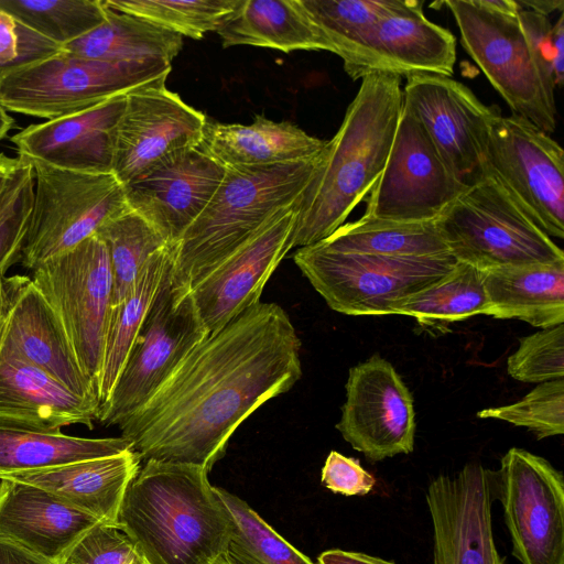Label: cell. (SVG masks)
I'll use <instances>...</instances> for the list:
<instances>
[{
    "instance_id": "obj_27",
    "label": "cell",
    "mask_w": 564,
    "mask_h": 564,
    "mask_svg": "<svg viewBox=\"0 0 564 564\" xmlns=\"http://www.w3.org/2000/svg\"><path fill=\"white\" fill-rule=\"evenodd\" d=\"M326 141L288 121L257 115L251 124L207 120L198 147L225 167L268 166L317 158Z\"/></svg>"
},
{
    "instance_id": "obj_33",
    "label": "cell",
    "mask_w": 564,
    "mask_h": 564,
    "mask_svg": "<svg viewBox=\"0 0 564 564\" xmlns=\"http://www.w3.org/2000/svg\"><path fill=\"white\" fill-rule=\"evenodd\" d=\"M392 314L412 316L420 326L440 333L471 316L490 315L484 272L457 262L441 280L398 301Z\"/></svg>"
},
{
    "instance_id": "obj_41",
    "label": "cell",
    "mask_w": 564,
    "mask_h": 564,
    "mask_svg": "<svg viewBox=\"0 0 564 564\" xmlns=\"http://www.w3.org/2000/svg\"><path fill=\"white\" fill-rule=\"evenodd\" d=\"M19 160L0 203V272L4 274L21 262L33 203V169L29 161Z\"/></svg>"
},
{
    "instance_id": "obj_4",
    "label": "cell",
    "mask_w": 564,
    "mask_h": 564,
    "mask_svg": "<svg viewBox=\"0 0 564 564\" xmlns=\"http://www.w3.org/2000/svg\"><path fill=\"white\" fill-rule=\"evenodd\" d=\"M321 154L307 161L226 167L207 206L180 241L171 246L173 280L192 289L279 210L293 205Z\"/></svg>"
},
{
    "instance_id": "obj_9",
    "label": "cell",
    "mask_w": 564,
    "mask_h": 564,
    "mask_svg": "<svg viewBox=\"0 0 564 564\" xmlns=\"http://www.w3.org/2000/svg\"><path fill=\"white\" fill-rule=\"evenodd\" d=\"M29 162L34 192L21 262L30 270L73 249L129 208L123 187L111 173L74 172Z\"/></svg>"
},
{
    "instance_id": "obj_24",
    "label": "cell",
    "mask_w": 564,
    "mask_h": 564,
    "mask_svg": "<svg viewBox=\"0 0 564 564\" xmlns=\"http://www.w3.org/2000/svg\"><path fill=\"white\" fill-rule=\"evenodd\" d=\"M0 541L62 564L75 543L99 521L53 494L0 478Z\"/></svg>"
},
{
    "instance_id": "obj_2",
    "label": "cell",
    "mask_w": 564,
    "mask_h": 564,
    "mask_svg": "<svg viewBox=\"0 0 564 564\" xmlns=\"http://www.w3.org/2000/svg\"><path fill=\"white\" fill-rule=\"evenodd\" d=\"M402 104L399 75L372 73L361 78L338 131L326 141L294 202L290 250L330 236L367 198L384 169Z\"/></svg>"
},
{
    "instance_id": "obj_46",
    "label": "cell",
    "mask_w": 564,
    "mask_h": 564,
    "mask_svg": "<svg viewBox=\"0 0 564 564\" xmlns=\"http://www.w3.org/2000/svg\"><path fill=\"white\" fill-rule=\"evenodd\" d=\"M519 20L545 89L555 98L551 21L546 15L523 9Z\"/></svg>"
},
{
    "instance_id": "obj_49",
    "label": "cell",
    "mask_w": 564,
    "mask_h": 564,
    "mask_svg": "<svg viewBox=\"0 0 564 564\" xmlns=\"http://www.w3.org/2000/svg\"><path fill=\"white\" fill-rule=\"evenodd\" d=\"M0 564H58L34 555L20 546L0 541Z\"/></svg>"
},
{
    "instance_id": "obj_40",
    "label": "cell",
    "mask_w": 564,
    "mask_h": 564,
    "mask_svg": "<svg viewBox=\"0 0 564 564\" xmlns=\"http://www.w3.org/2000/svg\"><path fill=\"white\" fill-rule=\"evenodd\" d=\"M481 419H496L527 427L538 440L564 433V380L539 383L521 400L480 410Z\"/></svg>"
},
{
    "instance_id": "obj_11",
    "label": "cell",
    "mask_w": 564,
    "mask_h": 564,
    "mask_svg": "<svg viewBox=\"0 0 564 564\" xmlns=\"http://www.w3.org/2000/svg\"><path fill=\"white\" fill-rule=\"evenodd\" d=\"M32 271L33 284L61 319L78 362L97 392L112 297L106 245L95 234Z\"/></svg>"
},
{
    "instance_id": "obj_26",
    "label": "cell",
    "mask_w": 564,
    "mask_h": 564,
    "mask_svg": "<svg viewBox=\"0 0 564 564\" xmlns=\"http://www.w3.org/2000/svg\"><path fill=\"white\" fill-rule=\"evenodd\" d=\"M133 449L121 454L2 475L40 487L99 522L118 527L124 492L141 466Z\"/></svg>"
},
{
    "instance_id": "obj_10",
    "label": "cell",
    "mask_w": 564,
    "mask_h": 564,
    "mask_svg": "<svg viewBox=\"0 0 564 564\" xmlns=\"http://www.w3.org/2000/svg\"><path fill=\"white\" fill-rule=\"evenodd\" d=\"M442 4L455 19L463 47L513 113L547 134L554 132L555 98L541 79L520 24V11H492L479 0H447Z\"/></svg>"
},
{
    "instance_id": "obj_8",
    "label": "cell",
    "mask_w": 564,
    "mask_h": 564,
    "mask_svg": "<svg viewBox=\"0 0 564 564\" xmlns=\"http://www.w3.org/2000/svg\"><path fill=\"white\" fill-rule=\"evenodd\" d=\"M173 260L145 315L98 421L121 425L156 392L208 335L192 290L172 276Z\"/></svg>"
},
{
    "instance_id": "obj_19",
    "label": "cell",
    "mask_w": 564,
    "mask_h": 564,
    "mask_svg": "<svg viewBox=\"0 0 564 564\" xmlns=\"http://www.w3.org/2000/svg\"><path fill=\"white\" fill-rule=\"evenodd\" d=\"M423 1L394 0L368 32L344 70L357 80L372 73L451 77L456 62L453 33L427 20Z\"/></svg>"
},
{
    "instance_id": "obj_18",
    "label": "cell",
    "mask_w": 564,
    "mask_h": 564,
    "mask_svg": "<svg viewBox=\"0 0 564 564\" xmlns=\"http://www.w3.org/2000/svg\"><path fill=\"white\" fill-rule=\"evenodd\" d=\"M207 118L165 86L126 95L115 137L112 174L126 185L166 155L198 148Z\"/></svg>"
},
{
    "instance_id": "obj_48",
    "label": "cell",
    "mask_w": 564,
    "mask_h": 564,
    "mask_svg": "<svg viewBox=\"0 0 564 564\" xmlns=\"http://www.w3.org/2000/svg\"><path fill=\"white\" fill-rule=\"evenodd\" d=\"M553 74L555 86L562 87L564 80V14L561 12L552 25Z\"/></svg>"
},
{
    "instance_id": "obj_6",
    "label": "cell",
    "mask_w": 564,
    "mask_h": 564,
    "mask_svg": "<svg viewBox=\"0 0 564 564\" xmlns=\"http://www.w3.org/2000/svg\"><path fill=\"white\" fill-rule=\"evenodd\" d=\"M436 224L455 260L482 272L564 260L563 250L485 169Z\"/></svg>"
},
{
    "instance_id": "obj_37",
    "label": "cell",
    "mask_w": 564,
    "mask_h": 564,
    "mask_svg": "<svg viewBox=\"0 0 564 564\" xmlns=\"http://www.w3.org/2000/svg\"><path fill=\"white\" fill-rule=\"evenodd\" d=\"M243 0H104L109 9L128 13L194 40L217 32Z\"/></svg>"
},
{
    "instance_id": "obj_12",
    "label": "cell",
    "mask_w": 564,
    "mask_h": 564,
    "mask_svg": "<svg viewBox=\"0 0 564 564\" xmlns=\"http://www.w3.org/2000/svg\"><path fill=\"white\" fill-rule=\"evenodd\" d=\"M485 170L542 231L564 237V152L550 134L521 116L499 113Z\"/></svg>"
},
{
    "instance_id": "obj_1",
    "label": "cell",
    "mask_w": 564,
    "mask_h": 564,
    "mask_svg": "<svg viewBox=\"0 0 564 564\" xmlns=\"http://www.w3.org/2000/svg\"><path fill=\"white\" fill-rule=\"evenodd\" d=\"M301 340L289 314L259 302L209 334L118 427L141 460L209 471L239 425L302 377Z\"/></svg>"
},
{
    "instance_id": "obj_38",
    "label": "cell",
    "mask_w": 564,
    "mask_h": 564,
    "mask_svg": "<svg viewBox=\"0 0 564 564\" xmlns=\"http://www.w3.org/2000/svg\"><path fill=\"white\" fill-rule=\"evenodd\" d=\"M0 9L62 47L106 20L102 0H0Z\"/></svg>"
},
{
    "instance_id": "obj_36",
    "label": "cell",
    "mask_w": 564,
    "mask_h": 564,
    "mask_svg": "<svg viewBox=\"0 0 564 564\" xmlns=\"http://www.w3.org/2000/svg\"><path fill=\"white\" fill-rule=\"evenodd\" d=\"M230 517L228 555L236 564H315L269 525L245 500L214 487Z\"/></svg>"
},
{
    "instance_id": "obj_45",
    "label": "cell",
    "mask_w": 564,
    "mask_h": 564,
    "mask_svg": "<svg viewBox=\"0 0 564 564\" xmlns=\"http://www.w3.org/2000/svg\"><path fill=\"white\" fill-rule=\"evenodd\" d=\"M322 484L333 492L344 496H366L375 485V477L360 463L332 451L322 468Z\"/></svg>"
},
{
    "instance_id": "obj_13",
    "label": "cell",
    "mask_w": 564,
    "mask_h": 564,
    "mask_svg": "<svg viewBox=\"0 0 564 564\" xmlns=\"http://www.w3.org/2000/svg\"><path fill=\"white\" fill-rule=\"evenodd\" d=\"M467 187L452 172L419 119L402 104L384 169L366 198L364 217L433 221Z\"/></svg>"
},
{
    "instance_id": "obj_43",
    "label": "cell",
    "mask_w": 564,
    "mask_h": 564,
    "mask_svg": "<svg viewBox=\"0 0 564 564\" xmlns=\"http://www.w3.org/2000/svg\"><path fill=\"white\" fill-rule=\"evenodd\" d=\"M141 556L121 529L98 522L75 543L62 564H133Z\"/></svg>"
},
{
    "instance_id": "obj_54",
    "label": "cell",
    "mask_w": 564,
    "mask_h": 564,
    "mask_svg": "<svg viewBox=\"0 0 564 564\" xmlns=\"http://www.w3.org/2000/svg\"><path fill=\"white\" fill-rule=\"evenodd\" d=\"M213 564H236L235 561L228 555V553L219 556Z\"/></svg>"
},
{
    "instance_id": "obj_32",
    "label": "cell",
    "mask_w": 564,
    "mask_h": 564,
    "mask_svg": "<svg viewBox=\"0 0 564 564\" xmlns=\"http://www.w3.org/2000/svg\"><path fill=\"white\" fill-rule=\"evenodd\" d=\"M172 260L173 250L171 246H166L154 253L130 293L119 304L110 307L101 370L97 382V397L100 408L109 399Z\"/></svg>"
},
{
    "instance_id": "obj_17",
    "label": "cell",
    "mask_w": 564,
    "mask_h": 564,
    "mask_svg": "<svg viewBox=\"0 0 564 564\" xmlns=\"http://www.w3.org/2000/svg\"><path fill=\"white\" fill-rule=\"evenodd\" d=\"M494 498V471L479 463L431 481L426 503L433 524V564H505L492 532Z\"/></svg>"
},
{
    "instance_id": "obj_35",
    "label": "cell",
    "mask_w": 564,
    "mask_h": 564,
    "mask_svg": "<svg viewBox=\"0 0 564 564\" xmlns=\"http://www.w3.org/2000/svg\"><path fill=\"white\" fill-rule=\"evenodd\" d=\"M96 235L104 241L109 254L113 306L130 293L150 258L169 245L130 208L104 223Z\"/></svg>"
},
{
    "instance_id": "obj_34",
    "label": "cell",
    "mask_w": 564,
    "mask_h": 564,
    "mask_svg": "<svg viewBox=\"0 0 564 564\" xmlns=\"http://www.w3.org/2000/svg\"><path fill=\"white\" fill-rule=\"evenodd\" d=\"M324 247L352 253L421 258L449 253L436 220L403 223L361 217L341 225Z\"/></svg>"
},
{
    "instance_id": "obj_29",
    "label": "cell",
    "mask_w": 564,
    "mask_h": 564,
    "mask_svg": "<svg viewBox=\"0 0 564 564\" xmlns=\"http://www.w3.org/2000/svg\"><path fill=\"white\" fill-rule=\"evenodd\" d=\"M223 47L250 45L290 53L335 50L300 0H243L217 31Z\"/></svg>"
},
{
    "instance_id": "obj_25",
    "label": "cell",
    "mask_w": 564,
    "mask_h": 564,
    "mask_svg": "<svg viewBox=\"0 0 564 564\" xmlns=\"http://www.w3.org/2000/svg\"><path fill=\"white\" fill-rule=\"evenodd\" d=\"M99 409L98 402L75 394L0 344L1 424L46 432H59L74 424L93 429Z\"/></svg>"
},
{
    "instance_id": "obj_20",
    "label": "cell",
    "mask_w": 564,
    "mask_h": 564,
    "mask_svg": "<svg viewBox=\"0 0 564 564\" xmlns=\"http://www.w3.org/2000/svg\"><path fill=\"white\" fill-rule=\"evenodd\" d=\"M226 167L198 148L171 153L122 185L130 209L176 245L207 206Z\"/></svg>"
},
{
    "instance_id": "obj_5",
    "label": "cell",
    "mask_w": 564,
    "mask_h": 564,
    "mask_svg": "<svg viewBox=\"0 0 564 564\" xmlns=\"http://www.w3.org/2000/svg\"><path fill=\"white\" fill-rule=\"evenodd\" d=\"M171 63H109L65 51L0 76L7 111L53 120L147 86H165Z\"/></svg>"
},
{
    "instance_id": "obj_7",
    "label": "cell",
    "mask_w": 564,
    "mask_h": 564,
    "mask_svg": "<svg viewBox=\"0 0 564 564\" xmlns=\"http://www.w3.org/2000/svg\"><path fill=\"white\" fill-rule=\"evenodd\" d=\"M294 263L326 304L345 315H392L394 304L435 283L457 261L451 253L401 258L343 252L316 242L299 248Z\"/></svg>"
},
{
    "instance_id": "obj_21",
    "label": "cell",
    "mask_w": 564,
    "mask_h": 564,
    "mask_svg": "<svg viewBox=\"0 0 564 564\" xmlns=\"http://www.w3.org/2000/svg\"><path fill=\"white\" fill-rule=\"evenodd\" d=\"M293 207L294 204L279 210L251 239L191 289L209 334L260 302L265 283L290 251Z\"/></svg>"
},
{
    "instance_id": "obj_3",
    "label": "cell",
    "mask_w": 564,
    "mask_h": 564,
    "mask_svg": "<svg viewBox=\"0 0 564 564\" xmlns=\"http://www.w3.org/2000/svg\"><path fill=\"white\" fill-rule=\"evenodd\" d=\"M208 473L158 460L140 466L117 523L150 564H213L227 553L230 517Z\"/></svg>"
},
{
    "instance_id": "obj_23",
    "label": "cell",
    "mask_w": 564,
    "mask_h": 564,
    "mask_svg": "<svg viewBox=\"0 0 564 564\" xmlns=\"http://www.w3.org/2000/svg\"><path fill=\"white\" fill-rule=\"evenodd\" d=\"M0 344L75 394L99 403L95 384L83 371L61 319L30 276L14 274L12 303Z\"/></svg>"
},
{
    "instance_id": "obj_55",
    "label": "cell",
    "mask_w": 564,
    "mask_h": 564,
    "mask_svg": "<svg viewBox=\"0 0 564 564\" xmlns=\"http://www.w3.org/2000/svg\"><path fill=\"white\" fill-rule=\"evenodd\" d=\"M133 564H150V563L143 556H141Z\"/></svg>"
},
{
    "instance_id": "obj_31",
    "label": "cell",
    "mask_w": 564,
    "mask_h": 564,
    "mask_svg": "<svg viewBox=\"0 0 564 564\" xmlns=\"http://www.w3.org/2000/svg\"><path fill=\"white\" fill-rule=\"evenodd\" d=\"M129 440L87 438L0 423V476L121 454Z\"/></svg>"
},
{
    "instance_id": "obj_16",
    "label": "cell",
    "mask_w": 564,
    "mask_h": 564,
    "mask_svg": "<svg viewBox=\"0 0 564 564\" xmlns=\"http://www.w3.org/2000/svg\"><path fill=\"white\" fill-rule=\"evenodd\" d=\"M336 429L369 462L414 449L413 397L394 367L373 355L349 369Z\"/></svg>"
},
{
    "instance_id": "obj_44",
    "label": "cell",
    "mask_w": 564,
    "mask_h": 564,
    "mask_svg": "<svg viewBox=\"0 0 564 564\" xmlns=\"http://www.w3.org/2000/svg\"><path fill=\"white\" fill-rule=\"evenodd\" d=\"M62 51V46L34 32L0 9V76Z\"/></svg>"
},
{
    "instance_id": "obj_15",
    "label": "cell",
    "mask_w": 564,
    "mask_h": 564,
    "mask_svg": "<svg viewBox=\"0 0 564 564\" xmlns=\"http://www.w3.org/2000/svg\"><path fill=\"white\" fill-rule=\"evenodd\" d=\"M403 105L419 119L455 176L466 186L481 177L489 130L500 113L463 83L435 74L406 76Z\"/></svg>"
},
{
    "instance_id": "obj_28",
    "label": "cell",
    "mask_w": 564,
    "mask_h": 564,
    "mask_svg": "<svg viewBox=\"0 0 564 564\" xmlns=\"http://www.w3.org/2000/svg\"><path fill=\"white\" fill-rule=\"evenodd\" d=\"M495 318H517L542 329L564 323V260L507 265L484 272Z\"/></svg>"
},
{
    "instance_id": "obj_53",
    "label": "cell",
    "mask_w": 564,
    "mask_h": 564,
    "mask_svg": "<svg viewBox=\"0 0 564 564\" xmlns=\"http://www.w3.org/2000/svg\"><path fill=\"white\" fill-rule=\"evenodd\" d=\"M13 126V118L0 106V141L7 135Z\"/></svg>"
},
{
    "instance_id": "obj_42",
    "label": "cell",
    "mask_w": 564,
    "mask_h": 564,
    "mask_svg": "<svg viewBox=\"0 0 564 564\" xmlns=\"http://www.w3.org/2000/svg\"><path fill=\"white\" fill-rule=\"evenodd\" d=\"M507 371L518 381L542 383L564 376V325L522 337L508 357Z\"/></svg>"
},
{
    "instance_id": "obj_22",
    "label": "cell",
    "mask_w": 564,
    "mask_h": 564,
    "mask_svg": "<svg viewBox=\"0 0 564 564\" xmlns=\"http://www.w3.org/2000/svg\"><path fill=\"white\" fill-rule=\"evenodd\" d=\"M126 95L66 117L32 124L11 138L19 156L57 169L112 174L115 137Z\"/></svg>"
},
{
    "instance_id": "obj_51",
    "label": "cell",
    "mask_w": 564,
    "mask_h": 564,
    "mask_svg": "<svg viewBox=\"0 0 564 564\" xmlns=\"http://www.w3.org/2000/svg\"><path fill=\"white\" fill-rule=\"evenodd\" d=\"M20 160L12 159L3 153H0V203L6 193L10 178L17 167L19 166Z\"/></svg>"
},
{
    "instance_id": "obj_30",
    "label": "cell",
    "mask_w": 564,
    "mask_h": 564,
    "mask_svg": "<svg viewBox=\"0 0 564 564\" xmlns=\"http://www.w3.org/2000/svg\"><path fill=\"white\" fill-rule=\"evenodd\" d=\"M182 47L183 36L180 34L106 7V20L100 25L64 45L62 50L84 58L109 63H171Z\"/></svg>"
},
{
    "instance_id": "obj_39",
    "label": "cell",
    "mask_w": 564,
    "mask_h": 564,
    "mask_svg": "<svg viewBox=\"0 0 564 564\" xmlns=\"http://www.w3.org/2000/svg\"><path fill=\"white\" fill-rule=\"evenodd\" d=\"M300 3L345 62L394 0H300Z\"/></svg>"
},
{
    "instance_id": "obj_14",
    "label": "cell",
    "mask_w": 564,
    "mask_h": 564,
    "mask_svg": "<svg viewBox=\"0 0 564 564\" xmlns=\"http://www.w3.org/2000/svg\"><path fill=\"white\" fill-rule=\"evenodd\" d=\"M512 555L521 564H564V477L549 460L512 447L494 471Z\"/></svg>"
},
{
    "instance_id": "obj_50",
    "label": "cell",
    "mask_w": 564,
    "mask_h": 564,
    "mask_svg": "<svg viewBox=\"0 0 564 564\" xmlns=\"http://www.w3.org/2000/svg\"><path fill=\"white\" fill-rule=\"evenodd\" d=\"M521 9L549 17L550 13L558 10L563 12V0H519L517 1Z\"/></svg>"
},
{
    "instance_id": "obj_47",
    "label": "cell",
    "mask_w": 564,
    "mask_h": 564,
    "mask_svg": "<svg viewBox=\"0 0 564 564\" xmlns=\"http://www.w3.org/2000/svg\"><path fill=\"white\" fill-rule=\"evenodd\" d=\"M317 564H395L361 552L327 550L317 557Z\"/></svg>"
},
{
    "instance_id": "obj_52",
    "label": "cell",
    "mask_w": 564,
    "mask_h": 564,
    "mask_svg": "<svg viewBox=\"0 0 564 564\" xmlns=\"http://www.w3.org/2000/svg\"><path fill=\"white\" fill-rule=\"evenodd\" d=\"M485 8L501 13H518L521 8L514 0H479Z\"/></svg>"
}]
</instances>
